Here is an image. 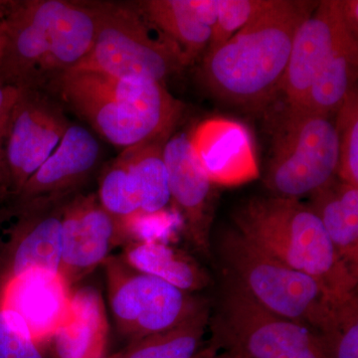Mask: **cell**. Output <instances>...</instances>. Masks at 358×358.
I'll return each instance as SVG.
<instances>
[{
    "label": "cell",
    "mask_w": 358,
    "mask_h": 358,
    "mask_svg": "<svg viewBox=\"0 0 358 358\" xmlns=\"http://www.w3.org/2000/svg\"><path fill=\"white\" fill-rule=\"evenodd\" d=\"M0 82L44 91L91 50L98 9L96 1H0Z\"/></svg>",
    "instance_id": "1"
},
{
    "label": "cell",
    "mask_w": 358,
    "mask_h": 358,
    "mask_svg": "<svg viewBox=\"0 0 358 358\" xmlns=\"http://www.w3.org/2000/svg\"><path fill=\"white\" fill-rule=\"evenodd\" d=\"M319 2L268 0L227 42L205 55L203 78L212 93L249 110L274 103L294 34Z\"/></svg>",
    "instance_id": "2"
},
{
    "label": "cell",
    "mask_w": 358,
    "mask_h": 358,
    "mask_svg": "<svg viewBox=\"0 0 358 358\" xmlns=\"http://www.w3.org/2000/svg\"><path fill=\"white\" fill-rule=\"evenodd\" d=\"M44 91L122 150L171 138L183 110L164 84L91 71L66 72Z\"/></svg>",
    "instance_id": "3"
},
{
    "label": "cell",
    "mask_w": 358,
    "mask_h": 358,
    "mask_svg": "<svg viewBox=\"0 0 358 358\" xmlns=\"http://www.w3.org/2000/svg\"><path fill=\"white\" fill-rule=\"evenodd\" d=\"M236 230L254 246L319 281L334 298L357 291L358 275L341 260L317 216L300 200L253 197L234 212Z\"/></svg>",
    "instance_id": "4"
},
{
    "label": "cell",
    "mask_w": 358,
    "mask_h": 358,
    "mask_svg": "<svg viewBox=\"0 0 358 358\" xmlns=\"http://www.w3.org/2000/svg\"><path fill=\"white\" fill-rule=\"evenodd\" d=\"M214 248L224 282L241 289L270 312L315 331L341 300L310 275L264 253L236 229L223 230Z\"/></svg>",
    "instance_id": "5"
},
{
    "label": "cell",
    "mask_w": 358,
    "mask_h": 358,
    "mask_svg": "<svg viewBox=\"0 0 358 358\" xmlns=\"http://www.w3.org/2000/svg\"><path fill=\"white\" fill-rule=\"evenodd\" d=\"M275 115L265 185L273 196L300 200L338 176L336 122L303 108H282Z\"/></svg>",
    "instance_id": "6"
},
{
    "label": "cell",
    "mask_w": 358,
    "mask_h": 358,
    "mask_svg": "<svg viewBox=\"0 0 358 358\" xmlns=\"http://www.w3.org/2000/svg\"><path fill=\"white\" fill-rule=\"evenodd\" d=\"M98 25L86 57L71 71H91L121 79L164 84L185 68L180 52L164 37L155 38L134 3L96 1Z\"/></svg>",
    "instance_id": "7"
},
{
    "label": "cell",
    "mask_w": 358,
    "mask_h": 358,
    "mask_svg": "<svg viewBox=\"0 0 358 358\" xmlns=\"http://www.w3.org/2000/svg\"><path fill=\"white\" fill-rule=\"evenodd\" d=\"M210 343L237 358H327L313 329L285 319L223 282Z\"/></svg>",
    "instance_id": "8"
},
{
    "label": "cell",
    "mask_w": 358,
    "mask_h": 358,
    "mask_svg": "<svg viewBox=\"0 0 358 358\" xmlns=\"http://www.w3.org/2000/svg\"><path fill=\"white\" fill-rule=\"evenodd\" d=\"M110 260V308L117 329L131 343L173 329L208 307L206 301L136 270L126 260Z\"/></svg>",
    "instance_id": "9"
},
{
    "label": "cell",
    "mask_w": 358,
    "mask_h": 358,
    "mask_svg": "<svg viewBox=\"0 0 358 358\" xmlns=\"http://www.w3.org/2000/svg\"><path fill=\"white\" fill-rule=\"evenodd\" d=\"M71 124L62 103L43 90H20L7 128L0 208L10 204L48 159Z\"/></svg>",
    "instance_id": "10"
},
{
    "label": "cell",
    "mask_w": 358,
    "mask_h": 358,
    "mask_svg": "<svg viewBox=\"0 0 358 358\" xmlns=\"http://www.w3.org/2000/svg\"><path fill=\"white\" fill-rule=\"evenodd\" d=\"M350 22L345 0H322L294 34L291 55L278 99L282 108L299 107L315 77L350 35H357Z\"/></svg>",
    "instance_id": "11"
},
{
    "label": "cell",
    "mask_w": 358,
    "mask_h": 358,
    "mask_svg": "<svg viewBox=\"0 0 358 358\" xmlns=\"http://www.w3.org/2000/svg\"><path fill=\"white\" fill-rule=\"evenodd\" d=\"M101 145L93 134L71 122L57 148L2 210L18 212L62 203L75 196L98 167Z\"/></svg>",
    "instance_id": "12"
},
{
    "label": "cell",
    "mask_w": 358,
    "mask_h": 358,
    "mask_svg": "<svg viewBox=\"0 0 358 358\" xmlns=\"http://www.w3.org/2000/svg\"><path fill=\"white\" fill-rule=\"evenodd\" d=\"M127 234L95 194L71 197L63 206L60 275L70 286L105 262L115 244Z\"/></svg>",
    "instance_id": "13"
},
{
    "label": "cell",
    "mask_w": 358,
    "mask_h": 358,
    "mask_svg": "<svg viewBox=\"0 0 358 358\" xmlns=\"http://www.w3.org/2000/svg\"><path fill=\"white\" fill-rule=\"evenodd\" d=\"M171 202L182 217L193 246L204 256L211 254L214 215L213 183L193 150L185 134L171 136L164 145Z\"/></svg>",
    "instance_id": "14"
},
{
    "label": "cell",
    "mask_w": 358,
    "mask_h": 358,
    "mask_svg": "<svg viewBox=\"0 0 358 358\" xmlns=\"http://www.w3.org/2000/svg\"><path fill=\"white\" fill-rule=\"evenodd\" d=\"M70 299L64 278L44 271L6 275L0 287V308L20 315L36 343L53 338L67 315Z\"/></svg>",
    "instance_id": "15"
},
{
    "label": "cell",
    "mask_w": 358,
    "mask_h": 358,
    "mask_svg": "<svg viewBox=\"0 0 358 358\" xmlns=\"http://www.w3.org/2000/svg\"><path fill=\"white\" fill-rule=\"evenodd\" d=\"M190 138L193 150L211 182L239 185L258 178V164L248 129L239 122L212 119Z\"/></svg>",
    "instance_id": "16"
},
{
    "label": "cell",
    "mask_w": 358,
    "mask_h": 358,
    "mask_svg": "<svg viewBox=\"0 0 358 358\" xmlns=\"http://www.w3.org/2000/svg\"><path fill=\"white\" fill-rule=\"evenodd\" d=\"M134 6L178 49L186 67L206 53L217 20L218 0H143Z\"/></svg>",
    "instance_id": "17"
},
{
    "label": "cell",
    "mask_w": 358,
    "mask_h": 358,
    "mask_svg": "<svg viewBox=\"0 0 358 358\" xmlns=\"http://www.w3.org/2000/svg\"><path fill=\"white\" fill-rule=\"evenodd\" d=\"M66 201L18 212L0 210L18 217L13 239L16 244L10 250L6 275H18L36 270L60 274L62 215Z\"/></svg>",
    "instance_id": "18"
},
{
    "label": "cell",
    "mask_w": 358,
    "mask_h": 358,
    "mask_svg": "<svg viewBox=\"0 0 358 358\" xmlns=\"http://www.w3.org/2000/svg\"><path fill=\"white\" fill-rule=\"evenodd\" d=\"M108 322L100 292L92 286L71 294L65 320L54 334L58 358H103Z\"/></svg>",
    "instance_id": "19"
},
{
    "label": "cell",
    "mask_w": 358,
    "mask_h": 358,
    "mask_svg": "<svg viewBox=\"0 0 358 358\" xmlns=\"http://www.w3.org/2000/svg\"><path fill=\"white\" fill-rule=\"evenodd\" d=\"M317 216L341 260L358 275V187L338 178L310 195Z\"/></svg>",
    "instance_id": "20"
},
{
    "label": "cell",
    "mask_w": 358,
    "mask_h": 358,
    "mask_svg": "<svg viewBox=\"0 0 358 358\" xmlns=\"http://www.w3.org/2000/svg\"><path fill=\"white\" fill-rule=\"evenodd\" d=\"M126 262L136 270L154 275L186 293L206 288L208 275L185 254L160 242H138L126 252Z\"/></svg>",
    "instance_id": "21"
},
{
    "label": "cell",
    "mask_w": 358,
    "mask_h": 358,
    "mask_svg": "<svg viewBox=\"0 0 358 358\" xmlns=\"http://www.w3.org/2000/svg\"><path fill=\"white\" fill-rule=\"evenodd\" d=\"M357 66V35L352 34L320 70L303 103L294 108L326 117L336 115L348 93L355 88Z\"/></svg>",
    "instance_id": "22"
},
{
    "label": "cell",
    "mask_w": 358,
    "mask_h": 358,
    "mask_svg": "<svg viewBox=\"0 0 358 358\" xmlns=\"http://www.w3.org/2000/svg\"><path fill=\"white\" fill-rule=\"evenodd\" d=\"M169 138L122 150L121 155L140 189L141 216L157 215L171 201L169 174L162 154L164 143Z\"/></svg>",
    "instance_id": "23"
},
{
    "label": "cell",
    "mask_w": 358,
    "mask_h": 358,
    "mask_svg": "<svg viewBox=\"0 0 358 358\" xmlns=\"http://www.w3.org/2000/svg\"><path fill=\"white\" fill-rule=\"evenodd\" d=\"M209 319L207 307L173 329L129 343L109 358H192L199 352Z\"/></svg>",
    "instance_id": "24"
},
{
    "label": "cell",
    "mask_w": 358,
    "mask_h": 358,
    "mask_svg": "<svg viewBox=\"0 0 358 358\" xmlns=\"http://www.w3.org/2000/svg\"><path fill=\"white\" fill-rule=\"evenodd\" d=\"M98 199L128 233L136 219L141 217L140 189L122 155L103 169Z\"/></svg>",
    "instance_id": "25"
},
{
    "label": "cell",
    "mask_w": 358,
    "mask_h": 358,
    "mask_svg": "<svg viewBox=\"0 0 358 358\" xmlns=\"http://www.w3.org/2000/svg\"><path fill=\"white\" fill-rule=\"evenodd\" d=\"M315 333L327 358H358L357 291L336 301Z\"/></svg>",
    "instance_id": "26"
},
{
    "label": "cell",
    "mask_w": 358,
    "mask_h": 358,
    "mask_svg": "<svg viewBox=\"0 0 358 358\" xmlns=\"http://www.w3.org/2000/svg\"><path fill=\"white\" fill-rule=\"evenodd\" d=\"M339 164L338 176L343 182L358 187V96L357 89L348 93L336 113Z\"/></svg>",
    "instance_id": "27"
},
{
    "label": "cell",
    "mask_w": 358,
    "mask_h": 358,
    "mask_svg": "<svg viewBox=\"0 0 358 358\" xmlns=\"http://www.w3.org/2000/svg\"><path fill=\"white\" fill-rule=\"evenodd\" d=\"M268 0H218L217 20L206 54L212 53L243 28Z\"/></svg>",
    "instance_id": "28"
},
{
    "label": "cell",
    "mask_w": 358,
    "mask_h": 358,
    "mask_svg": "<svg viewBox=\"0 0 358 358\" xmlns=\"http://www.w3.org/2000/svg\"><path fill=\"white\" fill-rule=\"evenodd\" d=\"M0 358H43L24 320L0 308Z\"/></svg>",
    "instance_id": "29"
},
{
    "label": "cell",
    "mask_w": 358,
    "mask_h": 358,
    "mask_svg": "<svg viewBox=\"0 0 358 358\" xmlns=\"http://www.w3.org/2000/svg\"><path fill=\"white\" fill-rule=\"evenodd\" d=\"M20 95V89L0 82V200L3 179V152L9 117L14 103Z\"/></svg>",
    "instance_id": "30"
},
{
    "label": "cell",
    "mask_w": 358,
    "mask_h": 358,
    "mask_svg": "<svg viewBox=\"0 0 358 358\" xmlns=\"http://www.w3.org/2000/svg\"><path fill=\"white\" fill-rule=\"evenodd\" d=\"M217 353V348H216L213 345H211V343H209V345L207 346V348L199 350V352H197L192 358H212L215 357Z\"/></svg>",
    "instance_id": "31"
},
{
    "label": "cell",
    "mask_w": 358,
    "mask_h": 358,
    "mask_svg": "<svg viewBox=\"0 0 358 358\" xmlns=\"http://www.w3.org/2000/svg\"><path fill=\"white\" fill-rule=\"evenodd\" d=\"M212 358H237L235 357H233V355H229L228 352H224L223 353H221V355H216L215 357H213Z\"/></svg>",
    "instance_id": "32"
},
{
    "label": "cell",
    "mask_w": 358,
    "mask_h": 358,
    "mask_svg": "<svg viewBox=\"0 0 358 358\" xmlns=\"http://www.w3.org/2000/svg\"><path fill=\"white\" fill-rule=\"evenodd\" d=\"M2 43V24L1 21H0V47H1Z\"/></svg>",
    "instance_id": "33"
}]
</instances>
